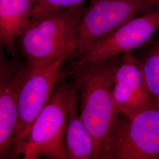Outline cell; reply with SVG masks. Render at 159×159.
I'll return each mask as SVG.
<instances>
[{
  "label": "cell",
  "mask_w": 159,
  "mask_h": 159,
  "mask_svg": "<svg viewBox=\"0 0 159 159\" xmlns=\"http://www.w3.org/2000/svg\"><path fill=\"white\" fill-rule=\"evenodd\" d=\"M123 54L85 65L73 64L70 75L79 92V112L94 142L92 159H108V144L119 118L113 77Z\"/></svg>",
  "instance_id": "1"
},
{
  "label": "cell",
  "mask_w": 159,
  "mask_h": 159,
  "mask_svg": "<svg viewBox=\"0 0 159 159\" xmlns=\"http://www.w3.org/2000/svg\"><path fill=\"white\" fill-rule=\"evenodd\" d=\"M84 9L83 4L63 8L31 20L18 37L20 49L26 62L37 66L58 57L75 55L77 26Z\"/></svg>",
  "instance_id": "2"
},
{
  "label": "cell",
  "mask_w": 159,
  "mask_h": 159,
  "mask_svg": "<svg viewBox=\"0 0 159 159\" xmlns=\"http://www.w3.org/2000/svg\"><path fill=\"white\" fill-rule=\"evenodd\" d=\"M78 96L74 83L64 79L57 83L25 137L20 156L24 159H68L66 131L70 108Z\"/></svg>",
  "instance_id": "3"
},
{
  "label": "cell",
  "mask_w": 159,
  "mask_h": 159,
  "mask_svg": "<svg viewBox=\"0 0 159 159\" xmlns=\"http://www.w3.org/2000/svg\"><path fill=\"white\" fill-rule=\"evenodd\" d=\"M64 56L47 63L27 68L21 84L18 98V121L12 159H19L20 151L29 131L46 106L57 83L70 75V69L61 68Z\"/></svg>",
  "instance_id": "4"
},
{
  "label": "cell",
  "mask_w": 159,
  "mask_h": 159,
  "mask_svg": "<svg viewBox=\"0 0 159 159\" xmlns=\"http://www.w3.org/2000/svg\"><path fill=\"white\" fill-rule=\"evenodd\" d=\"M159 4V0H90L77 26L75 54L81 57L92 43Z\"/></svg>",
  "instance_id": "5"
},
{
  "label": "cell",
  "mask_w": 159,
  "mask_h": 159,
  "mask_svg": "<svg viewBox=\"0 0 159 159\" xmlns=\"http://www.w3.org/2000/svg\"><path fill=\"white\" fill-rule=\"evenodd\" d=\"M108 159H159V108L131 117L120 114L110 139Z\"/></svg>",
  "instance_id": "6"
},
{
  "label": "cell",
  "mask_w": 159,
  "mask_h": 159,
  "mask_svg": "<svg viewBox=\"0 0 159 159\" xmlns=\"http://www.w3.org/2000/svg\"><path fill=\"white\" fill-rule=\"evenodd\" d=\"M159 30V4L97 40L74 63L82 66L140 48Z\"/></svg>",
  "instance_id": "7"
},
{
  "label": "cell",
  "mask_w": 159,
  "mask_h": 159,
  "mask_svg": "<svg viewBox=\"0 0 159 159\" xmlns=\"http://www.w3.org/2000/svg\"><path fill=\"white\" fill-rule=\"evenodd\" d=\"M27 63L6 57L0 50V159H12L18 121L19 92Z\"/></svg>",
  "instance_id": "8"
},
{
  "label": "cell",
  "mask_w": 159,
  "mask_h": 159,
  "mask_svg": "<svg viewBox=\"0 0 159 159\" xmlns=\"http://www.w3.org/2000/svg\"><path fill=\"white\" fill-rule=\"evenodd\" d=\"M113 96L120 113L128 117L159 108L146 85L139 61L132 52L123 54L113 77Z\"/></svg>",
  "instance_id": "9"
},
{
  "label": "cell",
  "mask_w": 159,
  "mask_h": 159,
  "mask_svg": "<svg viewBox=\"0 0 159 159\" xmlns=\"http://www.w3.org/2000/svg\"><path fill=\"white\" fill-rule=\"evenodd\" d=\"M32 0H0V44L7 55L16 57V39L28 27Z\"/></svg>",
  "instance_id": "10"
},
{
  "label": "cell",
  "mask_w": 159,
  "mask_h": 159,
  "mask_svg": "<svg viewBox=\"0 0 159 159\" xmlns=\"http://www.w3.org/2000/svg\"><path fill=\"white\" fill-rule=\"evenodd\" d=\"M79 98L70 110L65 136L68 159H92L94 142L81 120L78 109Z\"/></svg>",
  "instance_id": "11"
},
{
  "label": "cell",
  "mask_w": 159,
  "mask_h": 159,
  "mask_svg": "<svg viewBox=\"0 0 159 159\" xmlns=\"http://www.w3.org/2000/svg\"><path fill=\"white\" fill-rule=\"evenodd\" d=\"M132 52L139 61L148 89L159 108V30L144 45Z\"/></svg>",
  "instance_id": "12"
},
{
  "label": "cell",
  "mask_w": 159,
  "mask_h": 159,
  "mask_svg": "<svg viewBox=\"0 0 159 159\" xmlns=\"http://www.w3.org/2000/svg\"><path fill=\"white\" fill-rule=\"evenodd\" d=\"M85 1L87 0H32L31 20L60 8L79 6Z\"/></svg>",
  "instance_id": "13"
}]
</instances>
